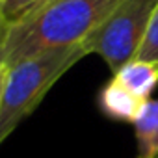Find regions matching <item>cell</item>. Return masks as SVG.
Masks as SVG:
<instances>
[{
  "label": "cell",
  "mask_w": 158,
  "mask_h": 158,
  "mask_svg": "<svg viewBox=\"0 0 158 158\" xmlns=\"http://www.w3.org/2000/svg\"><path fill=\"white\" fill-rule=\"evenodd\" d=\"M121 0H54L8 24L0 41V61L8 69L45 50L82 45Z\"/></svg>",
  "instance_id": "cell-1"
},
{
  "label": "cell",
  "mask_w": 158,
  "mask_h": 158,
  "mask_svg": "<svg viewBox=\"0 0 158 158\" xmlns=\"http://www.w3.org/2000/svg\"><path fill=\"white\" fill-rule=\"evenodd\" d=\"M86 56L84 45H74L39 52L10 67L0 104V145L39 106L60 78Z\"/></svg>",
  "instance_id": "cell-2"
},
{
  "label": "cell",
  "mask_w": 158,
  "mask_h": 158,
  "mask_svg": "<svg viewBox=\"0 0 158 158\" xmlns=\"http://www.w3.org/2000/svg\"><path fill=\"white\" fill-rule=\"evenodd\" d=\"M158 0H121L114 11L82 43L88 54H97L112 74L132 61L147 35Z\"/></svg>",
  "instance_id": "cell-3"
},
{
  "label": "cell",
  "mask_w": 158,
  "mask_h": 158,
  "mask_svg": "<svg viewBox=\"0 0 158 158\" xmlns=\"http://www.w3.org/2000/svg\"><path fill=\"white\" fill-rule=\"evenodd\" d=\"M147 101H141L136 97L132 91H128L123 84H119L112 76V80L101 89L99 93V108L101 112L114 119V121H125V123H134L145 106Z\"/></svg>",
  "instance_id": "cell-4"
},
{
  "label": "cell",
  "mask_w": 158,
  "mask_h": 158,
  "mask_svg": "<svg viewBox=\"0 0 158 158\" xmlns=\"http://www.w3.org/2000/svg\"><path fill=\"white\" fill-rule=\"evenodd\" d=\"M114 78L141 101H149L158 86V63L134 58L114 73Z\"/></svg>",
  "instance_id": "cell-5"
},
{
  "label": "cell",
  "mask_w": 158,
  "mask_h": 158,
  "mask_svg": "<svg viewBox=\"0 0 158 158\" xmlns=\"http://www.w3.org/2000/svg\"><path fill=\"white\" fill-rule=\"evenodd\" d=\"M132 125L136 158H158V99H149Z\"/></svg>",
  "instance_id": "cell-6"
},
{
  "label": "cell",
  "mask_w": 158,
  "mask_h": 158,
  "mask_svg": "<svg viewBox=\"0 0 158 158\" xmlns=\"http://www.w3.org/2000/svg\"><path fill=\"white\" fill-rule=\"evenodd\" d=\"M50 2L54 0H6L2 4V15L6 19V24H13Z\"/></svg>",
  "instance_id": "cell-7"
},
{
  "label": "cell",
  "mask_w": 158,
  "mask_h": 158,
  "mask_svg": "<svg viewBox=\"0 0 158 158\" xmlns=\"http://www.w3.org/2000/svg\"><path fill=\"white\" fill-rule=\"evenodd\" d=\"M138 60H145V61H152V63H158V6L152 13V19H151V24H149V30H147V35L143 39V45L136 56Z\"/></svg>",
  "instance_id": "cell-8"
},
{
  "label": "cell",
  "mask_w": 158,
  "mask_h": 158,
  "mask_svg": "<svg viewBox=\"0 0 158 158\" xmlns=\"http://www.w3.org/2000/svg\"><path fill=\"white\" fill-rule=\"evenodd\" d=\"M8 67L0 61V104H2V93H4V86H6V76H8Z\"/></svg>",
  "instance_id": "cell-9"
},
{
  "label": "cell",
  "mask_w": 158,
  "mask_h": 158,
  "mask_svg": "<svg viewBox=\"0 0 158 158\" xmlns=\"http://www.w3.org/2000/svg\"><path fill=\"white\" fill-rule=\"evenodd\" d=\"M6 28H8V24H6V19H4V15H2V4H0V41H2V35H4Z\"/></svg>",
  "instance_id": "cell-10"
},
{
  "label": "cell",
  "mask_w": 158,
  "mask_h": 158,
  "mask_svg": "<svg viewBox=\"0 0 158 158\" xmlns=\"http://www.w3.org/2000/svg\"><path fill=\"white\" fill-rule=\"evenodd\" d=\"M4 2H6V0H0V4H4Z\"/></svg>",
  "instance_id": "cell-11"
}]
</instances>
